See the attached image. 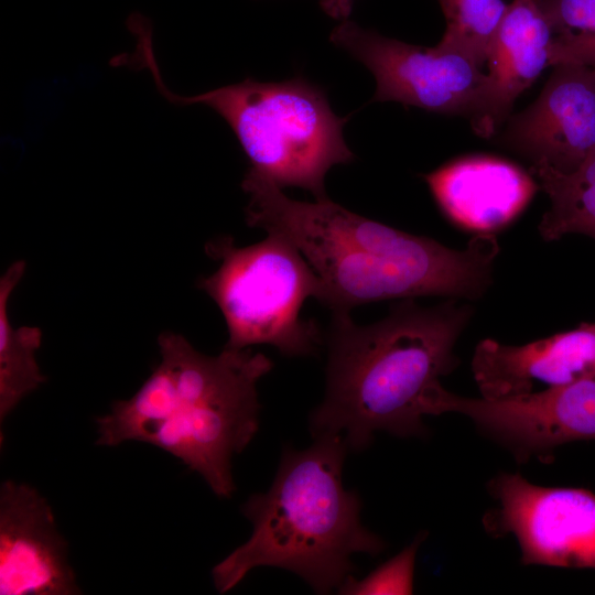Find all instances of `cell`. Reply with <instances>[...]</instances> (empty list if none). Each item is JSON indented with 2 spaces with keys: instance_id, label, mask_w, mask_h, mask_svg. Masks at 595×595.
<instances>
[{
  "instance_id": "18",
  "label": "cell",
  "mask_w": 595,
  "mask_h": 595,
  "mask_svg": "<svg viewBox=\"0 0 595 595\" xmlns=\"http://www.w3.org/2000/svg\"><path fill=\"white\" fill-rule=\"evenodd\" d=\"M423 540L418 537L412 544L378 566L361 580L349 575L338 587V593L349 595L412 594L416 550Z\"/></svg>"
},
{
  "instance_id": "14",
  "label": "cell",
  "mask_w": 595,
  "mask_h": 595,
  "mask_svg": "<svg viewBox=\"0 0 595 595\" xmlns=\"http://www.w3.org/2000/svg\"><path fill=\"white\" fill-rule=\"evenodd\" d=\"M554 37L544 0H512L508 4L486 63L484 108L472 125L478 136L493 137L510 117L516 99L551 65Z\"/></svg>"
},
{
  "instance_id": "15",
  "label": "cell",
  "mask_w": 595,
  "mask_h": 595,
  "mask_svg": "<svg viewBox=\"0 0 595 595\" xmlns=\"http://www.w3.org/2000/svg\"><path fill=\"white\" fill-rule=\"evenodd\" d=\"M26 263L18 260L9 266L0 279V422L29 394L45 382L35 354L42 343V331L36 326L13 327L8 303L25 272Z\"/></svg>"
},
{
  "instance_id": "12",
  "label": "cell",
  "mask_w": 595,
  "mask_h": 595,
  "mask_svg": "<svg viewBox=\"0 0 595 595\" xmlns=\"http://www.w3.org/2000/svg\"><path fill=\"white\" fill-rule=\"evenodd\" d=\"M472 370L482 398L504 400L595 376V322L524 345L486 338L475 347Z\"/></svg>"
},
{
  "instance_id": "1",
  "label": "cell",
  "mask_w": 595,
  "mask_h": 595,
  "mask_svg": "<svg viewBox=\"0 0 595 595\" xmlns=\"http://www.w3.org/2000/svg\"><path fill=\"white\" fill-rule=\"evenodd\" d=\"M241 187L249 197L247 224L283 237L303 255L320 279L317 301L333 313L385 300H475L493 282L499 245L491 234L453 249L353 213L328 197L294 201L250 170Z\"/></svg>"
},
{
  "instance_id": "21",
  "label": "cell",
  "mask_w": 595,
  "mask_h": 595,
  "mask_svg": "<svg viewBox=\"0 0 595 595\" xmlns=\"http://www.w3.org/2000/svg\"><path fill=\"white\" fill-rule=\"evenodd\" d=\"M357 0H318L322 10L338 21L348 20Z\"/></svg>"
},
{
  "instance_id": "3",
  "label": "cell",
  "mask_w": 595,
  "mask_h": 595,
  "mask_svg": "<svg viewBox=\"0 0 595 595\" xmlns=\"http://www.w3.org/2000/svg\"><path fill=\"white\" fill-rule=\"evenodd\" d=\"M158 345L161 360L140 389L96 418V444L154 445L229 498L236 489L230 461L258 432L257 385L273 363L249 348L208 356L173 332L161 333Z\"/></svg>"
},
{
  "instance_id": "16",
  "label": "cell",
  "mask_w": 595,
  "mask_h": 595,
  "mask_svg": "<svg viewBox=\"0 0 595 595\" xmlns=\"http://www.w3.org/2000/svg\"><path fill=\"white\" fill-rule=\"evenodd\" d=\"M532 173L550 198L538 229L547 241L569 234L595 239V150L572 172L532 165Z\"/></svg>"
},
{
  "instance_id": "4",
  "label": "cell",
  "mask_w": 595,
  "mask_h": 595,
  "mask_svg": "<svg viewBox=\"0 0 595 595\" xmlns=\"http://www.w3.org/2000/svg\"><path fill=\"white\" fill-rule=\"evenodd\" d=\"M347 451L338 435L283 451L270 488L241 506L251 536L212 570L218 593L229 592L258 566H274L327 594L353 575L355 553L376 555L386 548L361 524L358 495L343 485Z\"/></svg>"
},
{
  "instance_id": "20",
  "label": "cell",
  "mask_w": 595,
  "mask_h": 595,
  "mask_svg": "<svg viewBox=\"0 0 595 595\" xmlns=\"http://www.w3.org/2000/svg\"><path fill=\"white\" fill-rule=\"evenodd\" d=\"M563 62L595 66V42L555 36L551 47V65Z\"/></svg>"
},
{
  "instance_id": "19",
  "label": "cell",
  "mask_w": 595,
  "mask_h": 595,
  "mask_svg": "<svg viewBox=\"0 0 595 595\" xmlns=\"http://www.w3.org/2000/svg\"><path fill=\"white\" fill-rule=\"evenodd\" d=\"M555 36L595 42V0H544Z\"/></svg>"
},
{
  "instance_id": "7",
  "label": "cell",
  "mask_w": 595,
  "mask_h": 595,
  "mask_svg": "<svg viewBox=\"0 0 595 595\" xmlns=\"http://www.w3.org/2000/svg\"><path fill=\"white\" fill-rule=\"evenodd\" d=\"M331 42L363 63L376 79L371 101H397L426 111L467 117L484 108L487 75L468 56L439 45L423 47L344 20Z\"/></svg>"
},
{
  "instance_id": "8",
  "label": "cell",
  "mask_w": 595,
  "mask_h": 595,
  "mask_svg": "<svg viewBox=\"0 0 595 595\" xmlns=\"http://www.w3.org/2000/svg\"><path fill=\"white\" fill-rule=\"evenodd\" d=\"M448 412L470 419L518 462L547 459L566 443L595 441V376L504 400L463 397L439 383L429 397L428 414Z\"/></svg>"
},
{
  "instance_id": "6",
  "label": "cell",
  "mask_w": 595,
  "mask_h": 595,
  "mask_svg": "<svg viewBox=\"0 0 595 595\" xmlns=\"http://www.w3.org/2000/svg\"><path fill=\"white\" fill-rule=\"evenodd\" d=\"M206 253L218 269L197 281L225 318V348L271 345L289 357L309 356L323 340L315 320L300 317L309 298L317 300L320 279L303 255L281 236L238 247L230 236L209 240Z\"/></svg>"
},
{
  "instance_id": "9",
  "label": "cell",
  "mask_w": 595,
  "mask_h": 595,
  "mask_svg": "<svg viewBox=\"0 0 595 595\" xmlns=\"http://www.w3.org/2000/svg\"><path fill=\"white\" fill-rule=\"evenodd\" d=\"M498 507L484 518L491 534L511 533L524 564L595 569V494L543 487L520 474L491 479Z\"/></svg>"
},
{
  "instance_id": "2",
  "label": "cell",
  "mask_w": 595,
  "mask_h": 595,
  "mask_svg": "<svg viewBox=\"0 0 595 595\" xmlns=\"http://www.w3.org/2000/svg\"><path fill=\"white\" fill-rule=\"evenodd\" d=\"M473 314L458 299L434 306L400 300L367 325L349 313H333L325 335V394L310 414L313 437L338 435L348 451L359 452L378 431L425 434L426 398L456 367L454 347Z\"/></svg>"
},
{
  "instance_id": "10",
  "label": "cell",
  "mask_w": 595,
  "mask_h": 595,
  "mask_svg": "<svg viewBox=\"0 0 595 595\" xmlns=\"http://www.w3.org/2000/svg\"><path fill=\"white\" fill-rule=\"evenodd\" d=\"M553 66L539 97L508 118L501 141L532 165L569 173L595 150V66Z\"/></svg>"
},
{
  "instance_id": "11",
  "label": "cell",
  "mask_w": 595,
  "mask_h": 595,
  "mask_svg": "<svg viewBox=\"0 0 595 595\" xmlns=\"http://www.w3.org/2000/svg\"><path fill=\"white\" fill-rule=\"evenodd\" d=\"M82 591L47 500L31 485L0 487V594L76 595Z\"/></svg>"
},
{
  "instance_id": "17",
  "label": "cell",
  "mask_w": 595,
  "mask_h": 595,
  "mask_svg": "<svg viewBox=\"0 0 595 595\" xmlns=\"http://www.w3.org/2000/svg\"><path fill=\"white\" fill-rule=\"evenodd\" d=\"M439 3L446 28L437 45L459 52L484 68L508 4L504 0H439Z\"/></svg>"
},
{
  "instance_id": "13",
  "label": "cell",
  "mask_w": 595,
  "mask_h": 595,
  "mask_svg": "<svg viewBox=\"0 0 595 595\" xmlns=\"http://www.w3.org/2000/svg\"><path fill=\"white\" fill-rule=\"evenodd\" d=\"M441 210L480 234L500 229L528 205L538 185L518 165L488 155L461 158L424 174Z\"/></svg>"
},
{
  "instance_id": "5",
  "label": "cell",
  "mask_w": 595,
  "mask_h": 595,
  "mask_svg": "<svg viewBox=\"0 0 595 595\" xmlns=\"http://www.w3.org/2000/svg\"><path fill=\"white\" fill-rule=\"evenodd\" d=\"M132 54L122 64L147 68L158 91L180 106L205 105L229 125L250 167L278 187L298 186L316 199L327 197L325 176L331 167L348 164L355 155L343 128L347 118L332 110L326 93L303 76L277 83L253 78L194 96L172 91L156 63L152 29L140 28Z\"/></svg>"
}]
</instances>
